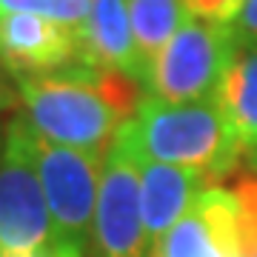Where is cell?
Masks as SVG:
<instances>
[{
  "label": "cell",
  "mask_w": 257,
  "mask_h": 257,
  "mask_svg": "<svg viewBox=\"0 0 257 257\" xmlns=\"http://www.w3.org/2000/svg\"><path fill=\"white\" fill-rule=\"evenodd\" d=\"M237 52L234 26L189 18L149 66L146 92L169 103L217 97Z\"/></svg>",
  "instance_id": "5"
},
{
  "label": "cell",
  "mask_w": 257,
  "mask_h": 257,
  "mask_svg": "<svg viewBox=\"0 0 257 257\" xmlns=\"http://www.w3.org/2000/svg\"><path fill=\"white\" fill-rule=\"evenodd\" d=\"M12 100H15V97H12V92L6 89V86H3V80H0V111H3V109H9Z\"/></svg>",
  "instance_id": "17"
},
{
  "label": "cell",
  "mask_w": 257,
  "mask_h": 257,
  "mask_svg": "<svg viewBox=\"0 0 257 257\" xmlns=\"http://www.w3.org/2000/svg\"><path fill=\"white\" fill-rule=\"evenodd\" d=\"M152 257H240L234 192L220 183L209 186L166 231Z\"/></svg>",
  "instance_id": "7"
},
{
  "label": "cell",
  "mask_w": 257,
  "mask_h": 257,
  "mask_svg": "<svg viewBox=\"0 0 257 257\" xmlns=\"http://www.w3.org/2000/svg\"><path fill=\"white\" fill-rule=\"evenodd\" d=\"M103 160L106 155L52 143L35 135V166L46 197L57 257H92Z\"/></svg>",
  "instance_id": "3"
},
{
  "label": "cell",
  "mask_w": 257,
  "mask_h": 257,
  "mask_svg": "<svg viewBox=\"0 0 257 257\" xmlns=\"http://www.w3.org/2000/svg\"><path fill=\"white\" fill-rule=\"evenodd\" d=\"M140 169V214H143V231L149 240V254L166 237L192 203L200 197L214 180L186 166L157 163V160H138Z\"/></svg>",
  "instance_id": "9"
},
{
  "label": "cell",
  "mask_w": 257,
  "mask_h": 257,
  "mask_svg": "<svg viewBox=\"0 0 257 257\" xmlns=\"http://www.w3.org/2000/svg\"><path fill=\"white\" fill-rule=\"evenodd\" d=\"M243 3L246 0H183L189 18L209 20V23H226V26H234Z\"/></svg>",
  "instance_id": "15"
},
{
  "label": "cell",
  "mask_w": 257,
  "mask_h": 257,
  "mask_svg": "<svg viewBox=\"0 0 257 257\" xmlns=\"http://www.w3.org/2000/svg\"><path fill=\"white\" fill-rule=\"evenodd\" d=\"M83 63L80 35L35 15H0V66L15 77Z\"/></svg>",
  "instance_id": "8"
},
{
  "label": "cell",
  "mask_w": 257,
  "mask_h": 257,
  "mask_svg": "<svg viewBox=\"0 0 257 257\" xmlns=\"http://www.w3.org/2000/svg\"><path fill=\"white\" fill-rule=\"evenodd\" d=\"M0 152H3V135H0Z\"/></svg>",
  "instance_id": "18"
},
{
  "label": "cell",
  "mask_w": 257,
  "mask_h": 257,
  "mask_svg": "<svg viewBox=\"0 0 257 257\" xmlns=\"http://www.w3.org/2000/svg\"><path fill=\"white\" fill-rule=\"evenodd\" d=\"M92 0H0V15H35L83 35Z\"/></svg>",
  "instance_id": "13"
},
{
  "label": "cell",
  "mask_w": 257,
  "mask_h": 257,
  "mask_svg": "<svg viewBox=\"0 0 257 257\" xmlns=\"http://www.w3.org/2000/svg\"><path fill=\"white\" fill-rule=\"evenodd\" d=\"M234 32H237L240 46H257V0H246L240 18L234 20Z\"/></svg>",
  "instance_id": "16"
},
{
  "label": "cell",
  "mask_w": 257,
  "mask_h": 257,
  "mask_svg": "<svg viewBox=\"0 0 257 257\" xmlns=\"http://www.w3.org/2000/svg\"><path fill=\"white\" fill-rule=\"evenodd\" d=\"M231 192L237 200L240 257H257V172L240 177Z\"/></svg>",
  "instance_id": "14"
},
{
  "label": "cell",
  "mask_w": 257,
  "mask_h": 257,
  "mask_svg": "<svg viewBox=\"0 0 257 257\" xmlns=\"http://www.w3.org/2000/svg\"><path fill=\"white\" fill-rule=\"evenodd\" d=\"M83 66L123 72L143 86V69L138 60L126 0H92L80 35Z\"/></svg>",
  "instance_id": "10"
},
{
  "label": "cell",
  "mask_w": 257,
  "mask_h": 257,
  "mask_svg": "<svg viewBox=\"0 0 257 257\" xmlns=\"http://www.w3.org/2000/svg\"><path fill=\"white\" fill-rule=\"evenodd\" d=\"M117 140L135 160L197 169L214 183L243 163L220 97L169 103L143 92L135 114L120 126Z\"/></svg>",
  "instance_id": "2"
},
{
  "label": "cell",
  "mask_w": 257,
  "mask_h": 257,
  "mask_svg": "<svg viewBox=\"0 0 257 257\" xmlns=\"http://www.w3.org/2000/svg\"><path fill=\"white\" fill-rule=\"evenodd\" d=\"M23 117L35 135L106 155L120 126L126 123L140 97V83L123 72L94 66H66L57 72L15 77Z\"/></svg>",
  "instance_id": "1"
},
{
  "label": "cell",
  "mask_w": 257,
  "mask_h": 257,
  "mask_svg": "<svg viewBox=\"0 0 257 257\" xmlns=\"http://www.w3.org/2000/svg\"><path fill=\"white\" fill-rule=\"evenodd\" d=\"M217 97L234 128L243 163L257 172V46H240Z\"/></svg>",
  "instance_id": "11"
},
{
  "label": "cell",
  "mask_w": 257,
  "mask_h": 257,
  "mask_svg": "<svg viewBox=\"0 0 257 257\" xmlns=\"http://www.w3.org/2000/svg\"><path fill=\"white\" fill-rule=\"evenodd\" d=\"M92 257H152L140 214V169L117 138L100 172Z\"/></svg>",
  "instance_id": "6"
},
{
  "label": "cell",
  "mask_w": 257,
  "mask_h": 257,
  "mask_svg": "<svg viewBox=\"0 0 257 257\" xmlns=\"http://www.w3.org/2000/svg\"><path fill=\"white\" fill-rule=\"evenodd\" d=\"M0 257H57L46 197L35 166V132L23 114L3 132Z\"/></svg>",
  "instance_id": "4"
},
{
  "label": "cell",
  "mask_w": 257,
  "mask_h": 257,
  "mask_svg": "<svg viewBox=\"0 0 257 257\" xmlns=\"http://www.w3.org/2000/svg\"><path fill=\"white\" fill-rule=\"evenodd\" d=\"M128 23L138 49V60L143 69V89H146L149 66L155 63L160 49L169 43V37L189 20L183 0H126Z\"/></svg>",
  "instance_id": "12"
}]
</instances>
